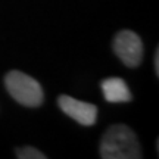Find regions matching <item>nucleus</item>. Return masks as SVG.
<instances>
[{"instance_id":"1","label":"nucleus","mask_w":159,"mask_h":159,"mask_svg":"<svg viewBox=\"0 0 159 159\" xmlns=\"http://www.w3.org/2000/svg\"><path fill=\"white\" fill-rule=\"evenodd\" d=\"M100 156L103 159H140L143 155L134 131L127 125L116 124L105 131L100 142Z\"/></svg>"},{"instance_id":"2","label":"nucleus","mask_w":159,"mask_h":159,"mask_svg":"<svg viewBox=\"0 0 159 159\" xmlns=\"http://www.w3.org/2000/svg\"><path fill=\"white\" fill-rule=\"evenodd\" d=\"M7 93L19 105L27 108H39L44 102V91L37 80L24 74L22 71H9L5 77Z\"/></svg>"},{"instance_id":"3","label":"nucleus","mask_w":159,"mask_h":159,"mask_svg":"<svg viewBox=\"0 0 159 159\" xmlns=\"http://www.w3.org/2000/svg\"><path fill=\"white\" fill-rule=\"evenodd\" d=\"M114 52L125 66L136 68L143 61L142 39L130 30L119 31L114 39Z\"/></svg>"},{"instance_id":"4","label":"nucleus","mask_w":159,"mask_h":159,"mask_svg":"<svg viewBox=\"0 0 159 159\" xmlns=\"http://www.w3.org/2000/svg\"><path fill=\"white\" fill-rule=\"evenodd\" d=\"M57 105L69 118L77 121L84 127H91L97 121V108L91 103L83 102L71 96L62 94L57 97Z\"/></svg>"},{"instance_id":"5","label":"nucleus","mask_w":159,"mask_h":159,"mask_svg":"<svg viewBox=\"0 0 159 159\" xmlns=\"http://www.w3.org/2000/svg\"><path fill=\"white\" fill-rule=\"evenodd\" d=\"M102 91L105 100L109 103H128L131 102V91L125 81L118 77L106 78L102 81Z\"/></svg>"},{"instance_id":"6","label":"nucleus","mask_w":159,"mask_h":159,"mask_svg":"<svg viewBox=\"0 0 159 159\" xmlns=\"http://www.w3.org/2000/svg\"><path fill=\"white\" fill-rule=\"evenodd\" d=\"M16 156L19 159H46V155L31 146L16 149Z\"/></svg>"},{"instance_id":"7","label":"nucleus","mask_w":159,"mask_h":159,"mask_svg":"<svg viewBox=\"0 0 159 159\" xmlns=\"http://www.w3.org/2000/svg\"><path fill=\"white\" fill-rule=\"evenodd\" d=\"M155 72L156 75H159V49H156L155 52Z\"/></svg>"}]
</instances>
